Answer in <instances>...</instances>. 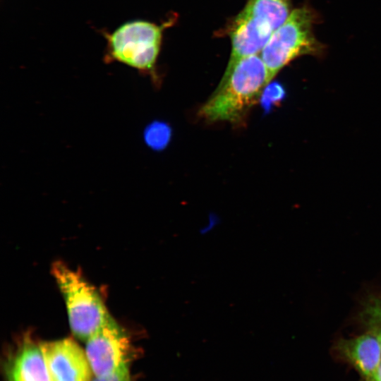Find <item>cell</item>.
<instances>
[{
    "label": "cell",
    "mask_w": 381,
    "mask_h": 381,
    "mask_svg": "<svg viewBox=\"0 0 381 381\" xmlns=\"http://www.w3.org/2000/svg\"><path fill=\"white\" fill-rule=\"evenodd\" d=\"M270 83L260 54L243 58L224 74L217 88L200 109L199 116L207 122L239 123Z\"/></svg>",
    "instance_id": "cell-1"
},
{
    "label": "cell",
    "mask_w": 381,
    "mask_h": 381,
    "mask_svg": "<svg viewBox=\"0 0 381 381\" xmlns=\"http://www.w3.org/2000/svg\"><path fill=\"white\" fill-rule=\"evenodd\" d=\"M51 270L65 302L71 330L86 341L112 318L97 290L79 272L61 262L53 264Z\"/></svg>",
    "instance_id": "cell-2"
},
{
    "label": "cell",
    "mask_w": 381,
    "mask_h": 381,
    "mask_svg": "<svg viewBox=\"0 0 381 381\" xmlns=\"http://www.w3.org/2000/svg\"><path fill=\"white\" fill-rule=\"evenodd\" d=\"M317 18L311 8L303 6L291 11L284 23L272 32L260 54L270 81L296 58L322 55L325 47L313 32Z\"/></svg>",
    "instance_id": "cell-3"
},
{
    "label": "cell",
    "mask_w": 381,
    "mask_h": 381,
    "mask_svg": "<svg viewBox=\"0 0 381 381\" xmlns=\"http://www.w3.org/2000/svg\"><path fill=\"white\" fill-rule=\"evenodd\" d=\"M163 26L145 20L127 22L107 35V60L141 72H152L159 55Z\"/></svg>",
    "instance_id": "cell-4"
},
{
    "label": "cell",
    "mask_w": 381,
    "mask_h": 381,
    "mask_svg": "<svg viewBox=\"0 0 381 381\" xmlns=\"http://www.w3.org/2000/svg\"><path fill=\"white\" fill-rule=\"evenodd\" d=\"M85 342V353L96 377H103L129 367L135 356L128 336L113 318Z\"/></svg>",
    "instance_id": "cell-5"
},
{
    "label": "cell",
    "mask_w": 381,
    "mask_h": 381,
    "mask_svg": "<svg viewBox=\"0 0 381 381\" xmlns=\"http://www.w3.org/2000/svg\"><path fill=\"white\" fill-rule=\"evenodd\" d=\"M40 344L52 381L90 380L92 371L85 351L73 339Z\"/></svg>",
    "instance_id": "cell-6"
},
{
    "label": "cell",
    "mask_w": 381,
    "mask_h": 381,
    "mask_svg": "<svg viewBox=\"0 0 381 381\" xmlns=\"http://www.w3.org/2000/svg\"><path fill=\"white\" fill-rule=\"evenodd\" d=\"M231 42L228 73L241 59L260 54L272 32L264 29L242 11L233 19L228 32Z\"/></svg>",
    "instance_id": "cell-7"
},
{
    "label": "cell",
    "mask_w": 381,
    "mask_h": 381,
    "mask_svg": "<svg viewBox=\"0 0 381 381\" xmlns=\"http://www.w3.org/2000/svg\"><path fill=\"white\" fill-rule=\"evenodd\" d=\"M8 381H52L41 347L25 339L8 363Z\"/></svg>",
    "instance_id": "cell-8"
},
{
    "label": "cell",
    "mask_w": 381,
    "mask_h": 381,
    "mask_svg": "<svg viewBox=\"0 0 381 381\" xmlns=\"http://www.w3.org/2000/svg\"><path fill=\"white\" fill-rule=\"evenodd\" d=\"M339 349L365 379L375 373L381 363V344L377 335L370 331L341 340Z\"/></svg>",
    "instance_id": "cell-9"
},
{
    "label": "cell",
    "mask_w": 381,
    "mask_h": 381,
    "mask_svg": "<svg viewBox=\"0 0 381 381\" xmlns=\"http://www.w3.org/2000/svg\"><path fill=\"white\" fill-rule=\"evenodd\" d=\"M291 6V0H248L242 11L272 33L287 19Z\"/></svg>",
    "instance_id": "cell-10"
},
{
    "label": "cell",
    "mask_w": 381,
    "mask_h": 381,
    "mask_svg": "<svg viewBox=\"0 0 381 381\" xmlns=\"http://www.w3.org/2000/svg\"><path fill=\"white\" fill-rule=\"evenodd\" d=\"M169 137V127L161 123L150 125L145 132V138L147 144L157 149L165 146Z\"/></svg>",
    "instance_id": "cell-11"
},
{
    "label": "cell",
    "mask_w": 381,
    "mask_h": 381,
    "mask_svg": "<svg viewBox=\"0 0 381 381\" xmlns=\"http://www.w3.org/2000/svg\"><path fill=\"white\" fill-rule=\"evenodd\" d=\"M363 316L370 332L377 335L381 344V301L373 299L365 308Z\"/></svg>",
    "instance_id": "cell-12"
},
{
    "label": "cell",
    "mask_w": 381,
    "mask_h": 381,
    "mask_svg": "<svg viewBox=\"0 0 381 381\" xmlns=\"http://www.w3.org/2000/svg\"><path fill=\"white\" fill-rule=\"evenodd\" d=\"M265 92L262 100L265 106L270 105L277 102L281 101L285 96L283 87L278 83H273L265 88Z\"/></svg>",
    "instance_id": "cell-13"
},
{
    "label": "cell",
    "mask_w": 381,
    "mask_h": 381,
    "mask_svg": "<svg viewBox=\"0 0 381 381\" xmlns=\"http://www.w3.org/2000/svg\"><path fill=\"white\" fill-rule=\"evenodd\" d=\"M92 381H131L129 368H121L103 377H96Z\"/></svg>",
    "instance_id": "cell-14"
},
{
    "label": "cell",
    "mask_w": 381,
    "mask_h": 381,
    "mask_svg": "<svg viewBox=\"0 0 381 381\" xmlns=\"http://www.w3.org/2000/svg\"><path fill=\"white\" fill-rule=\"evenodd\" d=\"M366 381H381V363L375 373Z\"/></svg>",
    "instance_id": "cell-15"
}]
</instances>
